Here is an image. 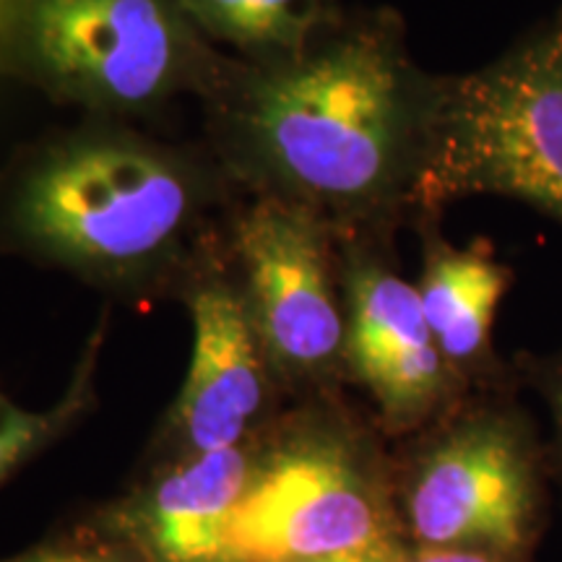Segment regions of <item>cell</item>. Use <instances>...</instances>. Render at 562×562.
<instances>
[{"label": "cell", "instance_id": "obj_1", "mask_svg": "<svg viewBox=\"0 0 562 562\" xmlns=\"http://www.w3.org/2000/svg\"><path fill=\"white\" fill-rule=\"evenodd\" d=\"M438 79L389 13H339L292 58H232L201 102L206 149L248 199L311 211L341 240L385 243L414 220Z\"/></svg>", "mask_w": 562, "mask_h": 562}, {"label": "cell", "instance_id": "obj_2", "mask_svg": "<svg viewBox=\"0 0 562 562\" xmlns=\"http://www.w3.org/2000/svg\"><path fill=\"white\" fill-rule=\"evenodd\" d=\"M245 199L206 144L87 117L26 144L0 172V250L125 302L182 300L232 261Z\"/></svg>", "mask_w": 562, "mask_h": 562}, {"label": "cell", "instance_id": "obj_3", "mask_svg": "<svg viewBox=\"0 0 562 562\" xmlns=\"http://www.w3.org/2000/svg\"><path fill=\"white\" fill-rule=\"evenodd\" d=\"M0 60L53 102L115 123L203 102L232 63L178 0H24Z\"/></svg>", "mask_w": 562, "mask_h": 562}, {"label": "cell", "instance_id": "obj_4", "mask_svg": "<svg viewBox=\"0 0 562 562\" xmlns=\"http://www.w3.org/2000/svg\"><path fill=\"white\" fill-rule=\"evenodd\" d=\"M503 195L562 224V26L531 34L503 58L440 76L414 220L448 203Z\"/></svg>", "mask_w": 562, "mask_h": 562}, {"label": "cell", "instance_id": "obj_5", "mask_svg": "<svg viewBox=\"0 0 562 562\" xmlns=\"http://www.w3.org/2000/svg\"><path fill=\"white\" fill-rule=\"evenodd\" d=\"M378 442L318 398L266 432L229 518L227 562H302L364 550L398 531Z\"/></svg>", "mask_w": 562, "mask_h": 562}, {"label": "cell", "instance_id": "obj_6", "mask_svg": "<svg viewBox=\"0 0 562 562\" xmlns=\"http://www.w3.org/2000/svg\"><path fill=\"white\" fill-rule=\"evenodd\" d=\"M398 482L414 547L531 560L544 526V456L516 406H453L425 427Z\"/></svg>", "mask_w": 562, "mask_h": 562}, {"label": "cell", "instance_id": "obj_7", "mask_svg": "<svg viewBox=\"0 0 562 562\" xmlns=\"http://www.w3.org/2000/svg\"><path fill=\"white\" fill-rule=\"evenodd\" d=\"M232 269L277 385L328 391L347 375L341 237L311 211L245 199Z\"/></svg>", "mask_w": 562, "mask_h": 562}, {"label": "cell", "instance_id": "obj_8", "mask_svg": "<svg viewBox=\"0 0 562 562\" xmlns=\"http://www.w3.org/2000/svg\"><path fill=\"white\" fill-rule=\"evenodd\" d=\"M347 378L375 402L391 435L425 430L461 404L451 370L422 311L417 284L389 263L383 240H341Z\"/></svg>", "mask_w": 562, "mask_h": 562}, {"label": "cell", "instance_id": "obj_9", "mask_svg": "<svg viewBox=\"0 0 562 562\" xmlns=\"http://www.w3.org/2000/svg\"><path fill=\"white\" fill-rule=\"evenodd\" d=\"M193 357L167 422L180 456L224 451L261 438L273 381L232 261L186 292Z\"/></svg>", "mask_w": 562, "mask_h": 562}, {"label": "cell", "instance_id": "obj_10", "mask_svg": "<svg viewBox=\"0 0 562 562\" xmlns=\"http://www.w3.org/2000/svg\"><path fill=\"white\" fill-rule=\"evenodd\" d=\"M261 438L178 456L117 510V526L144 560L227 562L229 518L250 482Z\"/></svg>", "mask_w": 562, "mask_h": 562}, {"label": "cell", "instance_id": "obj_11", "mask_svg": "<svg viewBox=\"0 0 562 562\" xmlns=\"http://www.w3.org/2000/svg\"><path fill=\"white\" fill-rule=\"evenodd\" d=\"M422 273L417 292L427 326L463 383L495 375L492 326L513 273L490 243L453 248L435 222H422Z\"/></svg>", "mask_w": 562, "mask_h": 562}, {"label": "cell", "instance_id": "obj_12", "mask_svg": "<svg viewBox=\"0 0 562 562\" xmlns=\"http://www.w3.org/2000/svg\"><path fill=\"white\" fill-rule=\"evenodd\" d=\"M206 40H220L245 63H273L302 47L339 16L326 0H178Z\"/></svg>", "mask_w": 562, "mask_h": 562}, {"label": "cell", "instance_id": "obj_13", "mask_svg": "<svg viewBox=\"0 0 562 562\" xmlns=\"http://www.w3.org/2000/svg\"><path fill=\"white\" fill-rule=\"evenodd\" d=\"M97 347H100V336L89 347L87 360L81 364L79 381L74 383L68 396L53 412H26L0 391V482L11 472H16L26 459L42 451L47 442L58 438L70 422L79 417L89 402V372L94 368Z\"/></svg>", "mask_w": 562, "mask_h": 562}, {"label": "cell", "instance_id": "obj_14", "mask_svg": "<svg viewBox=\"0 0 562 562\" xmlns=\"http://www.w3.org/2000/svg\"><path fill=\"white\" fill-rule=\"evenodd\" d=\"M537 389L542 391L552 419V469L562 487V355L537 364Z\"/></svg>", "mask_w": 562, "mask_h": 562}, {"label": "cell", "instance_id": "obj_15", "mask_svg": "<svg viewBox=\"0 0 562 562\" xmlns=\"http://www.w3.org/2000/svg\"><path fill=\"white\" fill-rule=\"evenodd\" d=\"M0 562H123V560L110 552L89 550V547L42 544V547H34V550L13 554V558H5Z\"/></svg>", "mask_w": 562, "mask_h": 562}, {"label": "cell", "instance_id": "obj_16", "mask_svg": "<svg viewBox=\"0 0 562 562\" xmlns=\"http://www.w3.org/2000/svg\"><path fill=\"white\" fill-rule=\"evenodd\" d=\"M404 562H531L490 550H448V547H412Z\"/></svg>", "mask_w": 562, "mask_h": 562}, {"label": "cell", "instance_id": "obj_17", "mask_svg": "<svg viewBox=\"0 0 562 562\" xmlns=\"http://www.w3.org/2000/svg\"><path fill=\"white\" fill-rule=\"evenodd\" d=\"M412 547L404 542V537H391L383 542L364 547V550L331 554V558L302 560V562H404Z\"/></svg>", "mask_w": 562, "mask_h": 562}, {"label": "cell", "instance_id": "obj_18", "mask_svg": "<svg viewBox=\"0 0 562 562\" xmlns=\"http://www.w3.org/2000/svg\"><path fill=\"white\" fill-rule=\"evenodd\" d=\"M558 24H560V26H562V16H560V19H558Z\"/></svg>", "mask_w": 562, "mask_h": 562}]
</instances>
